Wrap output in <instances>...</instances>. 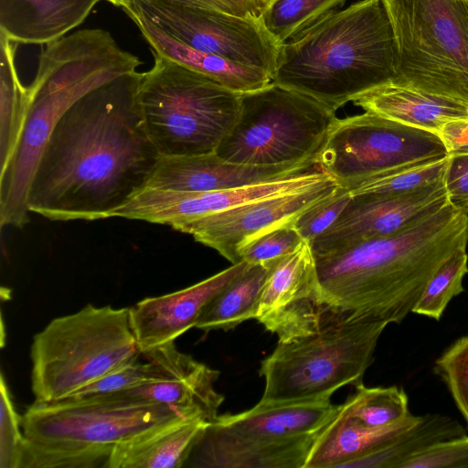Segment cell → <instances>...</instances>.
Here are the masks:
<instances>
[{
    "label": "cell",
    "mask_w": 468,
    "mask_h": 468,
    "mask_svg": "<svg viewBox=\"0 0 468 468\" xmlns=\"http://www.w3.org/2000/svg\"><path fill=\"white\" fill-rule=\"evenodd\" d=\"M267 273L266 263L250 265L205 306L195 327L206 332L228 331L255 318Z\"/></svg>",
    "instance_id": "27"
},
{
    "label": "cell",
    "mask_w": 468,
    "mask_h": 468,
    "mask_svg": "<svg viewBox=\"0 0 468 468\" xmlns=\"http://www.w3.org/2000/svg\"><path fill=\"white\" fill-rule=\"evenodd\" d=\"M467 245L468 211L448 201L392 235L314 258L321 299L340 314L400 324L441 265Z\"/></svg>",
    "instance_id": "2"
},
{
    "label": "cell",
    "mask_w": 468,
    "mask_h": 468,
    "mask_svg": "<svg viewBox=\"0 0 468 468\" xmlns=\"http://www.w3.org/2000/svg\"><path fill=\"white\" fill-rule=\"evenodd\" d=\"M395 38L380 0H360L332 12L279 47L271 82L335 111L392 82Z\"/></svg>",
    "instance_id": "3"
},
{
    "label": "cell",
    "mask_w": 468,
    "mask_h": 468,
    "mask_svg": "<svg viewBox=\"0 0 468 468\" xmlns=\"http://www.w3.org/2000/svg\"><path fill=\"white\" fill-rule=\"evenodd\" d=\"M338 412L367 428L388 426L410 413L403 388L397 386L368 388L363 383L339 405Z\"/></svg>",
    "instance_id": "29"
},
{
    "label": "cell",
    "mask_w": 468,
    "mask_h": 468,
    "mask_svg": "<svg viewBox=\"0 0 468 468\" xmlns=\"http://www.w3.org/2000/svg\"><path fill=\"white\" fill-rule=\"evenodd\" d=\"M449 157L380 178L346 187L351 196H399L443 178Z\"/></svg>",
    "instance_id": "32"
},
{
    "label": "cell",
    "mask_w": 468,
    "mask_h": 468,
    "mask_svg": "<svg viewBox=\"0 0 468 468\" xmlns=\"http://www.w3.org/2000/svg\"><path fill=\"white\" fill-rule=\"evenodd\" d=\"M209 422L180 420L154 428L112 449L106 468H178L185 466Z\"/></svg>",
    "instance_id": "22"
},
{
    "label": "cell",
    "mask_w": 468,
    "mask_h": 468,
    "mask_svg": "<svg viewBox=\"0 0 468 468\" xmlns=\"http://www.w3.org/2000/svg\"><path fill=\"white\" fill-rule=\"evenodd\" d=\"M101 0H0V32L22 44H48L80 26Z\"/></svg>",
    "instance_id": "21"
},
{
    "label": "cell",
    "mask_w": 468,
    "mask_h": 468,
    "mask_svg": "<svg viewBox=\"0 0 468 468\" xmlns=\"http://www.w3.org/2000/svg\"><path fill=\"white\" fill-rule=\"evenodd\" d=\"M252 1H253V3L255 4L254 0H252Z\"/></svg>",
    "instance_id": "44"
},
{
    "label": "cell",
    "mask_w": 468,
    "mask_h": 468,
    "mask_svg": "<svg viewBox=\"0 0 468 468\" xmlns=\"http://www.w3.org/2000/svg\"><path fill=\"white\" fill-rule=\"evenodd\" d=\"M437 135L443 143L449 156L468 154V117L444 123Z\"/></svg>",
    "instance_id": "40"
},
{
    "label": "cell",
    "mask_w": 468,
    "mask_h": 468,
    "mask_svg": "<svg viewBox=\"0 0 468 468\" xmlns=\"http://www.w3.org/2000/svg\"><path fill=\"white\" fill-rule=\"evenodd\" d=\"M420 418L409 413L388 426L367 428L337 410L318 434L304 468H342L347 462L386 445Z\"/></svg>",
    "instance_id": "25"
},
{
    "label": "cell",
    "mask_w": 468,
    "mask_h": 468,
    "mask_svg": "<svg viewBox=\"0 0 468 468\" xmlns=\"http://www.w3.org/2000/svg\"><path fill=\"white\" fill-rule=\"evenodd\" d=\"M339 405L330 399L260 400L253 408L218 415L186 463L195 468H304L311 449Z\"/></svg>",
    "instance_id": "6"
},
{
    "label": "cell",
    "mask_w": 468,
    "mask_h": 468,
    "mask_svg": "<svg viewBox=\"0 0 468 468\" xmlns=\"http://www.w3.org/2000/svg\"><path fill=\"white\" fill-rule=\"evenodd\" d=\"M122 8L137 14L180 42L272 76L280 45L259 16H240L186 0H126Z\"/></svg>",
    "instance_id": "13"
},
{
    "label": "cell",
    "mask_w": 468,
    "mask_h": 468,
    "mask_svg": "<svg viewBox=\"0 0 468 468\" xmlns=\"http://www.w3.org/2000/svg\"><path fill=\"white\" fill-rule=\"evenodd\" d=\"M448 203L444 177L412 192L351 196L338 218L310 244L314 258L392 235Z\"/></svg>",
    "instance_id": "16"
},
{
    "label": "cell",
    "mask_w": 468,
    "mask_h": 468,
    "mask_svg": "<svg viewBox=\"0 0 468 468\" xmlns=\"http://www.w3.org/2000/svg\"><path fill=\"white\" fill-rule=\"evenodd\" d=\"M152 376L151 364L141 356L139 359L100 378L70 396L123 392L148 383Z\"/></svg>",
    "instance_id": "37"
},
{
    "label": "cell",
    "mask_w": 468,
    "mask_h": 468,
    "mask_svg": "<svg viewBox=\"0 0 468 468\" xmlns=\"http://www.w3.org/2000/svg\"><path fill=\"white\" fill-rule=\"evenodd\" d=\"M142 74L116 77L63 113L30 183V212L57 221L112 218L146 187L161 155L142 118Z\"/></svg>",
    "instance_id": "1"
},
{
    "label": "cell",
    "mask_w": 468,
    "mask_h": 468,
    "mask_svg": "<svg viewBox=\"0 0 468 468\" xmlns=\"http://www.w3.org/2000/svg\"><path fill=\"white\" fill-rule=\"evenodd\" d=\"M447 157L436 133L365 112L335 119L316 163L349 187Z\"/></svg>",
    "instance_id": "12"
},
{
    "label": "cell",
    "mask_w": 468,
    "mask_h": 468,
    "mask_svg": "<svg viewBox=\"0 0 468 468\" xmlns=\"http://www.w3.org/2000/svg\"><path fill=\"white\" fill-rule=\"evenodd\" d=\"M265 263L268 273L254 319L282 343L315 332L333 310L321 299L310 244L303 241L294 251Z\"/></svg>",
    "instance_id": "15"
},
{
    "label": "cell",
    "mask_w": 468,
    "mask_h": 468,
    "mask_svg": "<svg viewBox=\"0 0 468 468\" xmlns=\"http://www.w3.org/2000/svg\"><path fill=\"white\" fill-rule=\"evenodd\" d=\"M304 240L293 223L273 229L245 244L239 250L240 261L261 264L297 250Z\"/></svg>",
    "instance_id": "35"
},
{
    "label": "cell",
    "mask_w": 468,
    "mask_h": 468,
    "mask_svg": "<svg viewBox=\"0 0 468 468\" xmlns=\"http://www.w3.org/2000/svg\"><path fill=\"white\" fill-rule=\"evenodd\" d=\"M141 356L129 307L87 304L35 335L30 347L35 400L69 397Z\"/></svg>",
    "instance_id": "7"
},
{
    "label": "cell",
    "mask_w": 468,
    "mask_h": 468,
    "mask_svg": "<svg viewBox=\"0 0 468 468\" xmlns=\"http://www.w3.org/2000/svg\"><path fill=\"white\" fill-rule=\"evenodd\" d=\"M201 6L231 15L259 16V11L252 0H186Z\"/></svg>",
    "instance_id": "41"
},
{
    "label": "cell",
    "mask_w": 468,
    "mask_h": 468,
    "mask_svg": "<svg viewBox=\"0 0 468 468\" xmlns=\"http://www.w3.org/2000/svg\"><path fill=\"white\" fill-rule=\"evenodd\" d=\"M315 162L254 166L227 162L215 153L192 156L161 155L146 187L185 192L236 188L292 176Z\"/></svg>",
    "instance_id": "20"
},
{
    "label": "cell",
    "mask_w": 468,
    "mask_h": 468,
    "mask_svg": "<svg viewBox=\"0 0 468 468\" xmlns=\"http://www.w3.org/2000/svg\"><path fill=\"white\" fill-rule=\"evenodd\" d=\"M139 58L120 48L103 29H82L46 44L27 88L29 108L16 152L0 174V224L22 228L29 220L30 183L51 133L80 97L123 74Z\"/></svg>",
    "instance_id": "4"
},
{
    "label": "cell",
    "mask_w": 468,
    "mask_h": 468,
    "mask_svg": "<svg viewBox=\"0 0 468 468\" xmlns=\"http://www.w3.org/2000/svg\"><path fill=\"white\" fill-rule=\"evenodd\" d=\"M434 371L446 384L468 425V335L457 339L436 359Z\"/></svg>",
    "instance_id": "33"
},
{
    "label": "cell",
    "mask_w": 468,
    "mask_h": 468,
    "mask_svg": "<svg viewBox=\"0 0 468 468\" xmlns=\"http://www.w3.org/2000/svg\"><path fill=\"white\" fill-rule=\"evenodd\" d=\"M388 324L332 311L319 328L290 342H278L261 362V401L330 399L340 388L363 383L378 341Z\"/></svg>",
    "instance_id": "8"
},
{
    "label": "cell",
    "mask_w": 468,
    "mask_h": 468,
    "mask_svg": "<svg viewBox=\"0 0 468 468\" xmlns=\"http://www.w3.org/2000/svg\"><path fill=\"white\" fill-rule=\"evenodd\" d=\"M353 103L400 123L438 133L452 120L468 117V104L392 82L358 96Z\"/></svg>",
    "instance_id": "23"
},
{
    "label": "cell",
    "mask_w": 468,
    "mask_h": 468,
    "mask_svg": "<svg viewBox=\"0 0 468 468\" xmlns=\"http://www.w3.org/2000/svg\"><path fill=\"white\" fill-rule=\"evenodd\" d=\"M154 55L142 74L138 101L146 133L163 156L215 153L234 124L240 94L171 59Z\"/></svg>",
    "instance_id": "9"
},
{
    "label": "cell",
    "mask_w": 468,
    "mask_h": 468,
    "mask_svg": "<svg viewBox=\"0 0 468 468\" xmlns=\"http://www.w3.org/2000/svg\"><path fill=\"white\" fill-rule=\"evenodd\" d=\"M152 366L151 380L122 393L136 399L171 406L214 420L224 401L215 388L219 372L180 352L175 341L142 353Z\"/></svg>",
    "instance_id": "18"
},
{
    "label": "cell",
    "mask_w": 468,
    "mask_h": 468,
    "mask_svg": "<svg viewBox=\"0 0 468 468\" xmlns=\"http://www.w3.org/2000/svg\"><path fill=\"white\" fill-rule=\"evenodd\" d=\"M329 176L318 165L292 176L222 190L185 192L144 187L117 209L113 217L174 228L182 222L222 212L252 201L302 190Z\"/></svg>",
    "instance_id": "17"
},
{
    "label": "cell",
    "mask_w": 468,
    "mask_h": 468,
    "mask_svg": "<svg viewBox=\"0 0 468 468\" xmlns=\"http://www.w3.org/2000/svg\"><path fill=\"white\" fill-rule=\"evenodd\" d=\"M468 467V436L437 442L407 460L401 468Z\"/></svg>",
    "instance_id": "38"
},
{
    "label": "cell",
    "mask_w": 468,
    "mask_h": 468,
    "mask_svg": "<svg viewBox=\"0 0 468 468\" xmlns=\"http://www.w3.org/2000/svg\"><path fill=\"white\" fill-rule=\"evenodd\" d=\"M340 186L329 176L307 188L187 220L173 229L191 235L236 264L241 261L239 250L245 244L273 229L293 223L302 213L332 196Z\"/></svg>",
    "instance_id": "14"
},
{
    "label": "cell",
    "mask_w": 468,
    "mask_h": 468,
    "mask_svg": "<svg viewBox=\"0 0 468 468\" xmlns=\"http://www.w3.org/2000/svg\"><path fill=\"white\" fill-rule=\"evenodd\" d=\"M467 273L468 254L462 248L432 275L412 313L439 321L452 299L464 291L463 281Z\"/></svg>",
    "instance_id": "31"
},
{
    "label": "cell",
    "mask_w": 468,
    "mask_h": 468,
    "mask_svg": "<svg viewBox=\"0 0 468 468\" xmlns=\"http://www.w3.org/2000/svg\"><path fill=\"white\" fill-rule=\"evenodd\" d=\"M250 265L242 261L189 287L144 298L129 307L131 326L141 352L173 342L195 327L205 306Z\"/></svg>",
    "instance_id": "19"
},
{
    "label": "cell",
    "mask_w": 468,
    "mask_h": 468,
    "mask_svg": "<svg viewBox=\"0 0 468 468\" xmlns=\"http://www.w3.org/2000/svg\"><path fill=\"white\" fill-rule=\"evenodd\" d=\"M17 45L0 32V174L16 152L29 108L27 88L15 64Z\"/></svg>",
    "instance_id": "28"
},
{
    "label": "cell",
    "mask_w": 468,
    "mask_h": 468,
    "mask_svg": "<svg viewBox=\"0 0 468 468\" xmlns=\"http://www.w3.org/2000/svg\"><path fill=\"white\" fill-rule=\"evenodd\" d=\"M188 419L201 418L122 392L35 400L21 416V468H106L118 443Z\"/></svg>",
    "instance_id": "5"
},
{
    "label": "cell",
    "mask_w": 468,
    "mask_h": 468,
    "mask_svg": "<svg viewBox=\"0 0 468 468\" xmlns=\"http://www.w3.org/2000/svg\"><path fill=\"white\" fill-rule=\"evenodd\" d=\"M114 5L122 7L126 0H106Z\"/></svg>",
    "instance_id": "43"
},
{
    "label": "cell",
    "mask_w": 468,
    "mask_h": 468,
    "mask_svg": "<svg viewBox=\"0 0 468 468\" xmlns=\"http://www.w3.org/2000/svg\"><path fill=\"white\" fill-rule=\"evenodd\" d=\"M138 27L154 53L201 73L223 87L245 93L262 89L271 77L262 69L247 67L222 57L204 52L178 41L146 18L127 14Z\"/></svg>",
    "instance_id": "24"
},
{
    "label": "cell",
    "mask_w": 468,
    "mask_h": 468,
    "mask_svg": "<svg viewBox=\"0 0 468 468\" xmlns=\"http://www.w3.org/2000/svg\"><path fill=\"white\" fill-rule=\"evenodd\" d=\"M336 118L335 111L314 99L271 82L240 94L236 121L215 154L254 166L316 163Z\"/></svg>",
    "instance_id": "11"
},
{
    "label": "cell",
    "mask_w": 468,
    "mask_h": 468,
    "mask_svg": "<svg viewBox=\"0 0 468 468\" xmlns=\"http://www.w3.org/2000/svg\"><path fill=\"white\" fill-rule=\"evenodd\" d=\"M0 393V468H21L25 448L21 416L16 410L3 373Z\"/></svg>",
    "instance_id": "34"
},
{
    "label": "cell",
    "mask_w": 468,
    "mask_h": 468,
    "mask_svg": "<svg viewBox=\"0 0 468 468\" xmlns=\"http://www.w3.org/2000/svg\"><path fill=\"white\" fill-rule=\"evenodd\" d=\"M444 186L450 204L468 211V154L449 156Z\"/></svg>",
    "instance_id": "39"
},
{
    "label": "cell",
    "mask_w": 468,
    "mask_h": 468,
    "mask_svg": "<svg viewBox=\"0 0 468 468\" xmlns=\"http://www.w3.org/2000/svg\"><path fill=\"white\" fill-rule=\"evenodd\" d=\"M350 199L348 189L340 186L332 196L302 213L293 227L304 241L311 243L335 223Z\"/></svg>",
    "instance_id": "36"
},
{
    "label": "cell",
    "mask_w": 468,
    "mask_h": 468,
    "mask_svg": "<svg viewBox=\"0 0 468 468\" xmlns=\"http://www.w3.org/2000/svg\"><path fill=\"white\" fill-rule=\"evenodd\" d=\"M465 434L456 420L442 414H427L386 445L347 462L342 468H401L407 460L428 447Z\"/></svg>",
    "instance_id": "26"
},
{
    "label": "cell",
    "mask_w": 468,
    "mask_h": 468,
    "mask_svg": "<svg viewBox=\"0 0 468 468\" xmlns=\"http://www.w3.org/2000/svg\"><path fill=\"white\" fill-rule=\"evenodd\" d=\"M396 44L392 83L468 104V0H380Z\"/></svg>",
    "instance_id": "10"
},
{
    "label": "cell",
    "mask_w": 468,
    "mask_h": 468,
    "mask_svg": "<svg viewBox=\"0 0 468 468\" xmlns=\"http://www.w3.org/2000/svg\"><path fill=\"white\" fill-rule=\"evenodd\" d=\"M269 0H254L255 2V5L258 8V11L260 12V10L265 5V4L268 2Z\"/></svg>",
    "instance_id": "42"
},
{
    "label": "cell",
    "mask_w": 468,
    "mask_h": 468,
    "mask_svg": "<svg viewBox=\"0 0 468 468\" xmlns=\"http://www.w3.org/2000/svg\"><path fill=\"white\" fill-rule=\"evenodd\" d=\"M346 0H269L259 18L279 45L342 6Z\"/></svg>",
    "instance_id": "30"
}]
</instances>
